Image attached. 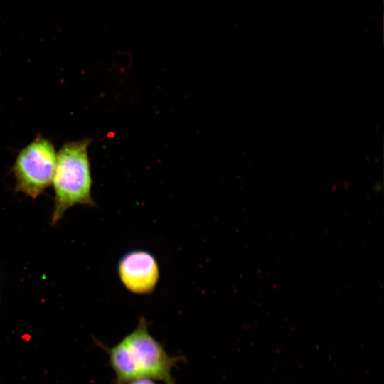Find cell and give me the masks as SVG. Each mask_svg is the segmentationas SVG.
<instances>
[{
	"instance_id": "6da1fadb",
	"label": "cell",
	"mask_w": 384,
	"mask_h": 384,
	"mask_svg": "<svg viewBox=\"0 0 384 384\" xmlns=\"http://www.w3.org/2000/svg\"><path fill=\"white\" fill-rule=\"evenodd\" d=\"M115 375V384H127L139 379L175 384L172 370L180 360L169 355L149 333L142 317L136 328L116 345L107 349Z\"/></svg>"
},
{
	"instance_id": "7a4b0ae2",
	"label": "cell",
	"mask_w": 384,
	"mask_h": 384,
	"mask_svg": "<svg viewBox=\"0 0 384 384\" xmlns=\"http://www.w3.org/2000/svg\"><path fill=\"white\" fill-rule=\"evenodd\" d=\"M90 142V139L65 142L56 155L52 225L75 204L95 206L91 196L92 177L87 154Z\"/></svg>"
},
{
	"instance_id": "3957f363",
	"label": "cell",
	"mask_w": 384,
	"mask_h": 384,
	"mask_svg": "<svg viewBox=\"0 0 384 384\" xmlns=\"http://www.w3.org/2000/svg\"><path fill=\"white\" fill-rule=\"evenodd\" d=\"M56 155L52 142L40 135L24 147L13 167L16 189L37 198L53 182Z\"/></svg>"
},
{
	"instance_id": "277c9868",
	"label": "cell",
	"mask_w": 384,
	"mask_h": 384,
	"mask_svg": "<svg viewBox=\"0 0 384 384\" xmlns=\"http://www.w3.org/2000/svg\"><path fill=\"white\" fill-rule=\"evenodd\" d=\"M117 272L124 287L129 292L151 294L159 279V267L154 256L144 250H132L122 256Z\"/></svg>"
},
{
	"instance_id": "5b68a950",
	"label": "cell",
	"mask_w": 384,
	"mask_h": 384,
	"mask_svg": "<svg viewBox=\"0 0 384 384\" xmlns=\"http://www.w3.org/2000/svg\"><path fill=\"white\" fill-rule=\"evenodd\" d=\"M127 384H156L153 380L150 379H139L131 381Z\"/></svg>"
}]
</instances>
